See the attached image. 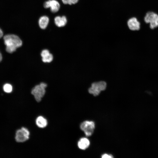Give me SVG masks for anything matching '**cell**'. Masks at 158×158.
I'll list each match as a JSON object with an SVG mask.
<instances>
[{
    "label": "cell",
    "mask_w": 158,
    "mask_h": 158,
    "mask_svg": "<svg viewBox=\"0 0 158 158\" xmlns=\"http://www.w3.org/2000/svg\"><path fill=\"white\" fill-rule=\"evenodd\" d=\"M3 89L5 92L9 93L12 91L13 87L10 84L6 83L4 85Z\"/></svg>",
    "instance_id": "14"
},
{
    "label": "cell",
    "mask_w": 158,
    "mask_h": 158,
    "mask_svg": "<svg viewBox=\"0 0 158 158\" xmlns=\"http://www.w3.org/2000/svg\"><path fill=\"white\" fill-rule=\"evenodd\" d=\"M49 21V18L44 16L41 17L39 20V25L40 27L42 29H44L47 27Z\"/></svg>",
    "instance_id": "12"
},
{
    "label": "cell",
    "mask_w": 158,
    "mask_h": 158,
    "mask_svg": "<svg viewBox=\"0 0 158 158\" xmlns=\"http://www.w3.org/2000/svg\"><path fill=\"white\" fill-rule=\"evenodd\" d=\"M107 87L106 83L103 81L94 82L91 85V86L88 89L89 93L94 96L99 95L101 91L105 90Z\"/></svg>",
    "instance_id": "2"
},
{
    "label": "cell",
    "mask_w": 158,
    "mask_h": 158,
    "mask_svg": "<svg viewBox=\"0 0 158 158\" xmlns=\"http://www.w3.org/2000/svg\"><path fill=\"white\" fill-rule=\"evenodd\" d=\"M29 135V130L26 128L23 127L16 131L15 139L18 142H23L28 139Z\"/></svg>",
    "instance_id": "6"
},
{
    "label": "cell",
    "mask_w": 158,
    "mask_h": 158,
    "mask_svg": "<svg viewBox=\"0 0 158 158\" xmlns=\"http://www.w3.org/2000/svg\"><path fill=\"white\" fill-rule=\"evenodd\" d=\"M80 129L83 131L86 136H90L92 134L95 128V124L92 121H85L80 126Z\"/></svg>",
    "instance_id": "5"
},
{
    "label": "cell",
    "mask_w": 158,
    "mask_h": 158,
    "mask_svg": "<svg viewBox=\"0 0 158 158\" xmlns=\"http://www.w3.org/2000/svg\"><path fill=\"white\" fill-rule=\"evenodd\" d=\"M144 20L146 23L150 24V27L151 29L158 27V15L154 12H147L144 17Z\"/></svg>",
    "instance_id": "3"
},
{
    "label": "cell",
    "mask_w": 158,
    "mask_h": 158,
    "mask_svg": "<svg viewBox=\"0 0 158 158\" xmlns=\"http://www.w3.org/2000/svg\"><path fill=\"white\" fill-rule=\"evenodd\" d=\"M44 6L46 8H50L51 12L55 13L59 10L60 5L59 2L56 0H49L45 2Z\"/></svg>",
    "instance_id": "7"
},
{
    "label": "cell",
    "mask_w": 158,
    "mask_h": 158,
    "mask_svg": "<svg viewBox=\"0 0 158 158\" xmlns=\"http://www.w3.org/2000/svg\"><path fill=\"white\" fill-rule=\"evenodd\" d=\"M3 38L4 43L6 46V51L8 53H13L22 45V40L16 35L7 34L4 36Z\"/></svg>",
    "instance_id": "1"
},
{
    "label": "cell",
    "mask_w": 158,
    "mask_h": 158,
    "mask_svg": "<svg viewBox=\"0 0 158 158\" xmlns=\"http://www.w3.org/2000/svg\"><path fill=\"white\" fill-rule=\"evenodd\" d=\"M3 35V33L2 30L0 28V38H1Z\"/></svg>",
    "instance_id": "17"
},
{
    "label": "cell",
    "mask_w": 158,
    "mask_h": 158,
    "mask_svg": "<svg viewBox=\"0 0 158 158\" xmlns=\"http://www.w3.org/2000/svg\"><path fill=\"white\" fill-rule=\"evenodd\" d=\"M54 22L55 25L58 27H63L67 22L66 18L65 16H57L54 18Z\"/></svg>",
    "instance_id": "10"
},
{
    "label": "cell",
    "mask_w": 158,
    "mask_h": 158,
    "mask_svg": "<svg viewBox=\"0 0 158 158\" xmlns=\"http://www.w3.org/2000/svg\"><path fill=\"white\" fill-rule=\"evenodd\" d=\"M128 26L132 31L139 30L140 28V23L137 18L135 17L130 18L127 21Z\"/></svg>",
    "instance_id": "8"
},
{
    "label": "cell",
    "mask_w": 158,
    "mask_h": 158,
    "mask_svg": "<svg viewBox=\"0 0 158 158\" xmlns=\"http://www.w3.org/2000/svg\"><path fill=\"white\" fill-rule=\"evenodd\" d=\"M41 56L42 57V61L45 63H49L51 62L53 59L52 55L50 53L49 51L47 49L42 50L41 53Z\"/></svg>",
    "instance_id": "9"
},
{
    "label": "cell",
    "mask_w": 158,
    "mask_h": 158,
    "mask_svg": "<svg viewBox=\"0 0 158 158\" xmlns=\"http://www.w3.org/2000/svg\"><path fill=\"white\" fill-rule=\"evenodd\" d=\"M47 85L44 83H41L35 86L32 90L31 94L34 96L36 100L40 102L45 93V88Z\"/></svg>",
    "instance_id": "4"
},
{
    "label": "cell",
    "mask_w": 158,
    "mask_h": 158,
    "mask_svg": "<svg viewBox=\"0 0 158 158\" xmlns=\"http://www.w3.org/2000/svg\"><path fill=\"white\" fill-rule=\"evenodd\" d=\"M90 145V142L88 139L85 138H81L78 141V145L80 149L85 150Z\"/></svg>",
    "instance_id": "11"
},
{
    "label": "cell",
    "mask_w": 158,
    "mask_h": 158,
    "mask_svg": "<svg viewBox=\"0 0 158 158\" xmlns=\"http://www.w3.org/2000/svg\"><path fill=\"white\" fill-rule=\"evenodd\" d=\"M102 158H113V156L111 154H103L102 156Z\"/></svg>",
    "instance_id": "16"
},
{
    "label": "cell",
    "mask_w": 158,
    "mask_h": 158,
    "mask_svg": "<svg viewBox=\"0 0 158 158\" xmlns=\"http://www.w3.org/2000/svg\"><path fill=\"white\" fill-rule=\"evenodd\" d=\"M2 59V56L1 53L0 52V62L1 61Z\"/></svg>",
    "instance_id": "18"
},
{
    "label": "cell",
    "mask_w": 158,
    "mask_h": 158,
    "mask_svg": "<svg viewBox=\"0 0 158 158\" xmlns=\"http://www.w3.org/2000/svg\"><path fill=\"white\" fill-rule=\"evenodd\" d=\"M36 123L37 126L40 128L46 127L47 124V120L42 116H39L37 118Z\"/></svg>",
    "instance_id": "13"
},
{
    "label": "cell",
    "mask_w": 158,
    "mask_h": 158,
    "mask_svg": "<svg viewBox=\"0 0 158 158\" xmlns=\"http://www.w3.org/2000/svg\"><path fill=\"white\" fill-rule=\"evenodd\" d=\"M63 3L66 4H69L71 5L73 4H75L77 3L78 1V0H61Z\"/></svg>",
    "instance_id": "15"
}]
</instances>
